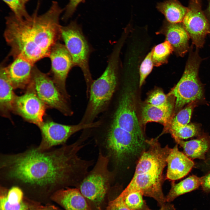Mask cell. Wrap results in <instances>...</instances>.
Masks as SVG:
<instances>
[{
    "instance_id": "obj_25",
    "label": "cell",
    "mask_w": 210,
    "mask_h": 210,
    "mask_svg": "<svg viewBox=\"0 0 210 210\" xmlns=\"http://www.w3.org/2000/svg\"><path fill=\"white\" fill-rule=\"evenodd\" d=\"M173 51L172 46L166 40L156 46L151 50L154 65L158 66L166 63L169 56Z\"/></svg>"
},
{
    "instance_id": "obj_13",
    "label": "cell",
    "mask_w": 210,
    "mask_h": 210,
    "mask_svg": "<svg viewBox=\"0 0 210 210\" xmlns=\"http://www.w3.org/2000/svg\"><path fill=\"white\" fill-rule=\"evenodd\" d=\"M166 163L144 162L137 164L131 181L135 186L143 189H155L162 187L163 172Z\"/></svg>"
},
{
    "instance_id": "obj_21",
    "label": "cell",
    "mask_w": 210,
    "mask_h": 210,
    "mask_svg": "<svg viewBox=\"0 0 210 210\" xmlns=\"http://www.w3.org/2000/svg\"><path fill=\"white\" fill-rule=\"evenodd\" d=\"M13 86L6 74L4 66H1L0 71V113L1 116L11 120L10 113L16 96Z\"/></svg>"
},
{
    "instance_id": "obj_33",
    "label": "cell",
    "mask_w": 210,
    "mask_h": 210,
    "mask_svg": "<svg viewBox=\"0 0 210 210\" xmlns=\"http://www.w3.org/2000/svg\"><path fill=\"white\" fill-rule=\"evenodd\" d=\"M201 186L203 190L206 192H210V171L200 177Z\"/></svg>"
},
{
    "instance_id": "obj_24",
    "label": "cell",
    "mask_w": 210,
    "mask_h": 210,
    "mask_svg": "<svg viewBox=\"0 0 210 210\" xmlns=\"http://www.w3.org/2000/svg\"><path fill=\"white\" fill-rule=\"evenodd\" d=\"M167 133H170L174 139L181 140L198 137L202 134L201 133L200 126L192 123L181 127H169Z\"/></svg>"
},
{
    "instance_id": "obj_23",
    "label": "cell",
    "mask_w": 210,
    "mask_h": 210,
    "mask_svg": "<svg viewBox=\"0 0 210 210\" xmlns=\"http://www.w3.org/2000/svg\"><path fill=\"white\" fill-rule=\"evenodd\" d=\"M201 186L200 177L190 176L176 183L172 181L171 187L166 197L167 202H171L178 197L195 190Z\"/></svg>"
},
{
    "instance_id": "obj_17",
    "label": "cell",
    "mask_w": 210,
    "mask_h": 210,
    "mask_svg": "<svg viewBox=\"0 0 210 210\" xmlns=\"http://www.w3.org/2000/svg\"><path fill=\"white\" fill-rule=\"evenodd\" d=\"M50 197L65 210H93L87 199L76 188L58 190Z\"/></svg>"
},
{
    "instance_id": "obj_26",
    "label": "cell",
    "mask_w": 210,
    "mask_h": 210,
    "mask_svg": "<svg viewBox=\"0 0 210 210\" xmlns=\"http://www.w3.org/2000/svg\"><path fill=\"white\" fill-rule=\"evenodd\" d=\"M144 195L139 191L131 192L122 199L125 206L130 210H152L143 199Z\"/></svg>"
},
{
    "instance_id": "obj_12",
    "label": "cell",
    "mask_w": 210,
    "mask_h": 210,
    "mask_svg": "<svg viewBox=\"0 0 210 210\" xmlns=\"http://www.w3.org/2000/svg\"><path fill=\"white\" fill-rule=\"evenodd\" d=\"M49 57L51 61L52 78L62 94L70 102L66 82L69 72L74 66L72 57L65 45L58 41L52 47Z\"/></svg>"
},
{
    "instance_id": "obj_19",
    "label": "cell",
    "mask_w": 210,
    "mask_h": 210,
    "mask_svg": "<svg viewBox=\"0 0 210 210\" xmlns=\"http://www.w3.org/2000/svg\"><path fill=\"white\" fill-rule=\"evenodd\" d=\"M180 23L172 24L165 22L163 30L166 40L170 43L174 51L183 57L189 49L190 37L183 24Z\"/></svg>"
},
{
    "instance_id": "obj_22",
    "label": "cell",
    "mask_w": 210,
    "mask_h": 210,
    "mask_svg": "<svg viewBox=\"0 0 210 210\" xmlns=\"http://www.w3.org/2000/svg\"><path fill=\"white\" fill-rule=\"evenodd\" d=\"M157 10L164 16L170 23H181L188 11V7L182 5L178 0H166L157 3Z\"/></svg>"
},
{
    "instance_id": "obj_18",
    "label": "cell",
    "mask_w": 210,
    "mask_h": 210,
    "mask_svg": "<svg viewBox=\"0 0 210 210\" xmlns=\"http://www.w3.org/2000/svg\"><path fill=\"white\" fill-rule=\"evenodd\" d=\"M174 103L165 106H155L147 104L142 108L141 122L145 125L150 122L158 123L164 127L162 134L166 133L169 127L173 117Z\"/></svg>"
},
{
    "instance_id": "obj_36",
    "label": "cell",
    "mask_w": 210,
    "mask_h": 210,
    "mask_svg": "<svg viewBox=\"0 0 210 210\" xmlns=\"http://www.w3.org/2000/svg\"><path fill=\"white\" fill-rule=\"evenodd\" d=\"M204 11L208 20H210V0H209L207 6Z\"/></svg>"
},
{
    "instance_id": "obj_15",
    "label": "cell",
    "mask_w": 210,
    "mask_h": 210,
    "mask_svg": "<svg viewBox=\"0 0 210 210\" xmlns=\"http://www.w3.org/2000/svg\"><path fill=\"white\" fill-rule=\"evenodd\" d=\"M4 66L7 77L14 89H26L32 78L34 64L20 57Z\"/></svg>"
},
{
    "instance_id": "obj_11",
    "label": "cell",
    "mask_w": 210,
    "mask_h": 210,
    "mask_svg": "<svg viewBox=\"0 0 210 210\" xmlns=\"http://www.w3.org/2000/svg\"><path fill=\"white\" fill-rule=\"evenodd\" d=\"M188 11L183 20V25L196 47L203 46L210 24L202 9V0H190Z\"/></svg>"
},
{
    "instance_id": "obj_1",
    "label": "cell",
    "mask_w": 210,
    "mask_h": 210,
    "mask_svg": "<svg viewBox=\"0 0 210 210\" xmlns=\"http://www.w3.org/2000/svg\"><path fill=\"white\" fill-rule=\"evenodd\" d=\"M85 141L79 137L71 144L45 151L32 146L21 152L1 153L0 185L51 195L62 188L78 187L94 163L79 155Z\"/></svg>"
},
{
    "instance_id": "obj_37",
    "label": "cell",
    "mask_w": 210,
    "mask_h": 210,
    "mask_svg": "<svg viewBox=\"0 0 210 210\" xmlns=\"http://www.w3.org/2000/svg\"><path fill=\"white\" fill-rule=\"evenodd\" d=\"M205 161L206 164L210 165V149L206 155V159Z\"/></svg>"
},
{
    "instance_id": "obj_35",
    "label": "cell",
    "mask_w": 210,
    "mask_h": 210,
    "mask_svg": "<svg viewBox=\"0 0 210 210\" xmlns=\"http://www.w3.org/2000/svg\"><path fill=\"white\" fill-rule=\"evenodd\" d=\"M158 210H176V209L173 204L170 202H167Z\"/></svg>"
},
{
    "instance_id": "obj_20",
    "label": "cell",
    "mask_w": 210,
    "mask_h": 210,
    "mask_svg": "<svg viewBox=\"0 0 210 210\" xmlns=\"http://www.w3.org/2000/svg\"><path fill=\"white\" fill-rule=\"evenodd\" d=\"M174 140L183 148L184 153L192 159H199L205 160L210 149V136L205 133H202L196 139L189 141Z\"/></svg>"
},
{
    "instance_id": "obj_16",
    "label": "cell",
    "mask_w": 210,
    "mask_h": 210,
    "mask_svg": "<svg viewBox=\"0 0 210 210\" xmlns=\"http://www.w3.org/2000/svg\"><path fill=\"white\" fill-rule=\"evenodd\" d=\"M166 179L172 181L180 179L187 175L195 165L192 159L179 150L178 145L172 148L167 159Z\"/></svg>"
},
{
    "instance_id": "obj_14",
    "label": "cell",
    "mask_w": 210,
    "mask_h": 210,
    "mask_svg": "<svg viewBox=\"0 0 210 210\" xmlns=\"http://www.w3.org/2000/svg\"><path fill=\"white\" fill-rule=\"evenodd\" d=\"M17 186L10 188L0 185V210H35L41 206L26 198Z\"/></svg>"
},
{
    "instance_id": "obj_31",
    "label": "cell",
    "mask_w": 210,
    "mask_h": 210,
    "mask_svg": "<svg viewBox=\"0 0 210 210\" xmlns=\"http://www.w3.org/2000/svg\"><path fill=\"white\" fill-rule=\"evenodd\" d=\"M83 0H69L65 9V12L62 17L64 21H66L74 14L79 4Z\"/></svg>"
},
{
    "instance_id": "obj_27",
    "label": "cell",
    "mask_w": 210,
    "mask_h": 210,
    "mask_svg": "<svg viewBox=\"0 0 210 210\" xmlns=\"http://www.w3.org/2000/svg\"><path fill=\"white\" fill-rule=\"evenodd\" d=\"M198 102L197 101L192 102L179 111L173 117L168 129L170 127H181L188 124L194 108Z\"/></svg>"
},
{
    "instance_id": "obj_5",
    "label": "cell",
    "mask_w": 210,
    "mask_h": 210,
    "mask_svg": "<svg viewBox=\"0 0 210 210\" xmlns=\"http://www.w3.org/2000/svg\"><path fill=\"white\" fill-rule=\"evenodd\" d=\"M61 37L72 59L74 66L79 67L83 73L88 97L93 80L89 65L91 50L80 26L75 21L61 28Z\"/></svg>"
},
{
    "instance_id": "obj_39",
    "label": "cell",
    "mask_w": 210,
    "mask_h": 210,
    "mask_svg": "<svg viewBox=\"0 0 210 210\" xmlns=\"http://www.w3.org/2000/svg\"><path fill=\"white\" fill-rule=\"evenodd\" d=\"M209 33H210V32H209Z\"/></svg>"
},
{
    "instance_id": "obj_34",
    "label": "cell",
    "mask_w": 210,
    "mask_h": 210,
    "mask_svg": "<svg viewBox=\"0 0 210 210\" xmlns=\"http://www.w3.org/2000/svg\"><path fill=\"white\" fill-rule=\"evenodd\" d=\"M35 210H61L55 205L48 204L46 205H41L40 207Z\"/></svg>"
},
{
    "instance_id": "obj_32",
    "label": "cell",
    "mask_w": 210,
    "mask_h": 210,
    "mask_svg": "<svg viewBox=\"0 0 210 210\" xmlns=\"http://www.w3.org/2000/svg\"><path fill=\"white\" fill-rule=\"evenodd\" d=\"M106 210H130L125 205L123 200L118 196L111 201Z\"/></svg>"
},
{
    "instance_id": "obj_9",
    "label": "cell",
    "mask_w": 210,
    "mask_h": 210,
    "mask_svg": "<svg viewBox=\"0 0 210 210\" xmlns=\"http://www.w3.org/2000/svg\"><path fill=\"white\" fill-rule=\"evenodd\" d=\"M98 121L88 124L79 123L73 125H66L56 123L51 119L43 120L38 127L41 133V139L37 149L45 151L58 145L66 144L73 134L81 130L92 128L97 126Z\"/></svg>"
},
{
    "instance_id": "obj_6",
    "label": "cell",
    "mask_w": 210,
    "mask_h": 210,
    "mask_svg": "<svg viewBox=\"0 0 210 210\" xmlns=\"http://www.w3.org/2000/svg\"><path fill=\"white\" fill-rule=\"evenodd\" d=\"M200 62L196 54L190 56L181 78L167 94L175 98L176 112L185 105L192 102H199L204 98L203 88L198 75Z\"/></svg>"
},
{
    "instance_id": "obj_10",
    "label": "cell",
    "mask_w": 210,
    "mask_h": 210,
    "mask_svg": "<svg viewBox=\"0 0 210 210\" xmlns=\"http://www.w3.org/2000/svg\"><path fill=\"white\" fill-rule=\"evenodd\" d=\"M47 108L38 97L31 82L23 94L16 96L12 112L38 127L43 121Z\"/></svg>"
},
{
    "instance_id": "obj_4",
    "label": "cell",
    "mask_w": 210,
    "mask_h": 210,
    "mask_svg": "<svg viewBox=\"0 0 210 210\" xmlns=\"http://www.w3.org/2000/svg\"><path fill=\"white\" fill-rule=\"evenodd\" d=\"M107 158L99 152L93 167L77 188L88 201L99 210L115 178Z\"/></svg>"
},
{
    "instance_id": "obj_3",
    "label": "cell",
    "mask_w": 210,
    "mask_h": 210,
    "mask_svg": "<svg viewBox=\"0 0 210 210\" xmlns=\"http://www.w3.org/2000/svg\"><path fill=\"white\" fill-rule=\"evenodd\" d=\"M118 54L112 52L103 73L93 80L90 88L88 102L80 123H94L109 106L118 85Z\"/></svg>"
},
{
    "instance_id": "obj_7",
    "label": "cell",
    "mask_w": 210,
    "mask_h": 210,
    "mask_svg": "<svg viewBox=\"0 0 210 210\" xmlns=\"http://www.w3.org/2000/svg\"><path fill=\"white\" fill-rule=\"evenodd\" d=\"M134 98L131 91L128 89L124 90L115 108L110 104L99 118L145 140L142 129L136 116Z\"/></svg>"
},
{
    "instance_id": "obj_30",
    "label": "cell",
    "mask_w": 210,
    "mask_h": 210,
    "mask_svg": "<svg viewBox=\"0 0 210 210\" xmlns=\"http://www.w3.org/2000/svg\"><path fill=\"white\" fill-rule=\"evenodd\" d=\"M10 8L16 17L26 18L30 15L27 11L25 4L21 0H2Z\"/></svg>"
},
{
    "instance_id": "obj_28",
    "label": "cell",
    "mask_w": 210,
    "mask_h": 210,
    "mask_svg": "<svg viewBox=\"0 0 210 210\" xmlns=\"http://www.w3.org/2000/svg\"><path fill=\"white\" fill-rule=\"evenodd\" d=\"M169 96L166 95L160 89H155L150 94L147 104L155 106H165L174 103L169 99Z\"/></svg>"
},
{
    "instance_id": "obj_2",
    "label": "cell",
    "mask_w": 210,
    "mask_h": 210,
    "mask_svg": "<svg viewBox=\"0 0 210 210\" xmlns=\"http://www.w3.org/2000/svg\"><path fill=\"white\" fill-rule=\"evenodd\" d=\"M38 5L31 15L19 18L13 13L6 18L4 36L10 47L9 56L20 57L34 64L49 57L53 46L61 38L59 19L63 10L56 1L43 14Z\"/></svg>"
},
{
    "instance_id": "obj_29",
    "label": "cell",
    "mask_w": 210,
    "mask_h": 210,
    "mask_svg": "<svg viewBox=\"0 0 210 210\" xmlns=\"http://www.w3.org/2000/svg\"><path fill=\"white\" fill-rule=\"evenodd\" d=\"M153 65L151 51L145 57L140 67L139 80L140 87L142 86L146 78L151 72Z\"/></svg>"
},
{
    "instance_id": "obj_8",
    "label": "cell",
    "mask_w": 210,
    "mask_h": 210,
    "mask_svg": "<svg viewBox=\"0 0 210 210\" xmlns=\"http://www.w3.org/2000/svg\"><path fill=\"white\" fill-rule=\"evenodd\" d=\"M31 83L38 97L47 108L55 109L67 116L73 114L70 102L60 92L52 78L35 65Z\"/></svg>"
},
{
    "instance_id": "obj_38",
    "label": "cell",
    "mask_w": 210,
    "mask_h": 210,
    "mask_svg": "<svg viewBox=\"0 0 210 210\" xmlns=\"http://www.w3.org/2000/svg\"><path fill=\"white\" fill-rule=\"evenodd\" d=\"M25 4L27 3L29 0H21Z\"/></svg>"
}]
</instances>
